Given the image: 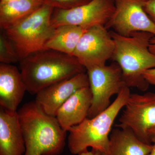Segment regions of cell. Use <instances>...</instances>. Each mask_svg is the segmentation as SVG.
Returning a JSON list of instances; mask_svg holds the SVG:
<instances>
[{"mask_svg":"<svg viewBox=\"0 0 155 155\" xmlns=\"http://www.w3.org/2000/svg\"><path fill=\"white\" fill-rule=\"evenodd\" d=\"M19 63L26 90L33 95L52 84L86 72L74 56L51 49L33 53Z\"/></svg>","mask_w":155,"mask_h":155,"instance_id":"1","label":"cell"},{"mask_svg":"<svg viewBox=\"0 0 155 155\" xmlns=\"http://www.w3.org/2000/svg\"><path fill=\"white\" fill-rule=\"evenodd\" d=\"M25 140L24 155H60L64 151L66 130L55 116L42 110L35 101L17 111Z\"/></svg>","mask_w":155,"mask_h":155,"instance_id":"2","label":"cell"},{"mask_svg":"<svg viewBox=\"0 0 155 155\" xmlns=\"http://www.w3.org/2000/svg\"><path fill=\"white\" fill-rule=\"evenodd\" d=\"M110 31L115 44L111 59L121 68L125 85L146 91L149 84L143 74L146 70L155 68V55L149 49L150 41L154 35L139 31L125 36Z\"/></svg>","mask_w":155,"mask_h":155,"instance_id":"3","label":"cell"},{"mask_svg":"<svg viewBox=\"0 0 155 155\" xmlns=\"http://www.w3.org/2000/svg\"><path fill=\"white\" fill-rule=\"evenodd\" d=\"M130 94V88L124 87L104 111L91 119L87 118L80 124L69 128L68 145L70 153L78 155L91 147L101 155L109 154L112 126Z\"/></svg>","mask_w":155,"mask_h":155,"instance_id":"4","label":"cell"},{"mask_svg":"<svg viewBox=\"0 0 155 155\" xmlns=\"http://www.w3.org/2000/svg\"><path fill=\"white\" fill-rule=\"evenodd\" d=\"M53 9L44 4L28 17L4 30L14 43L19 61L33 53L47 49L45 45L55 28L51 22Z\"/></svg>","mask_w":155,"mask_h":155,"instance_id":"5","label":"cell"},{"mask_svg":"<svg viewBox=\"0 0 155 155\" xmlns=\"http://www.w3.org/2000/svg\"><path fill=\"white\" fill-rule=\"evenodd\" d=\"M92 94L91 106L87 118L91 119L111 104V97L126 86L121 68L116 62L86 69Z\"/></svg>","mask_w":155,"mask_h":155,"instance_id":"6","label":"cell"},{"mask_svg":"<svg viewBox=\"0 0 155 155\" xmlns=\"http://www.w3.org/2000/svg\"><path fill=\"white\" fill-rule=\"evenodd\" d=\"M117 126L129 129L142 141L151 144L149 134L155 127V93L130 94Z\"/></svg>","mask_w":155,"mask_h":155,"instance_id":"7","label":"cell"},{"mask_svg":"<svg viewBox=\"0 0 155 155\" xmlns=\"http://www.w3.org/2000/svg\"><path fill=\"white\" fill-rule=\"evenodd\" d=\"M115 10L114 0H91L69 10L54 8L51 22L55 28L64 25H76L86 29L97 25L105 26Z\"/></svg>","mask_w":155,"mask_h":155,"instance_id":"8","label":"cell"},{"mask_svg":"<svg viewBox=\"0 0 155 155\" xmlns=\"http://www.w3.org/2000/svg\"><path fill=\"white\" fill-rule=\"evenodd\" d=\"M115 44L110 31L104 25L88 28L81 38L73 56L85 69L106 65L112 59Z\"/></svg>","mask_w":155,"mask_h":155,"instance_id":"9","label":"cell"},{"mask_svg":"<svg viewBox=\"0 0 155 155\" xmlns=\"http://www.w3.org/2000/svg\"><path fill=\"white\" fill-rule=\"evenodd\" d=\"M147 0H114L115 10L105 26L122 36L139 31L155 35V24L145 11Z\"/></svg>","mask_w":155,"mask_h":155,"instance_id":"10","label":"cell"},{"mask_svg":"<svg viewBox=\"0 0 155 155\" xmlns=\"http://www.w3.org/2000/svg\"><path fill=\"white\" fill-rule=\"evenodd\" d=\"M87 87L88 76L82 72L43 89L37 94L35 101L45 114L56 117L58 110L73 94Z\"/></svg>","mask_w":155,"mask_h":155,"instance_id":"11","label":"cell"},{"mask_svg":"<svg viewBox=\"0 0 155 155\" xmlns=\"http://www.w3.org/2000/svg\"><path fill=\"white\" fill-rule=\"evenodd\" d=\"M25 152L17 111L0 107V155H24Z\"/></svg>","mask_w":155,"mask_h":155,"instance_id":"12","label":"cell"},{"mask_svg":"<svg viewBox=\"0 0 155 155\" xmlns=\"http://www.w3.org/2000/svg\"><path fill=\"white\" fill-rule=\"evenodd\" d=\"M26 86L20 71L10 64H0V107L17 111Z\"/></svg>","mask_w":155,"mask_h":155,"instance_id":"13","label":"cell"},{"mask_svg":"<svg viewBox=\"0 0 155 155\" xmlns=\"http://www.w3.org/2000/svg\"><path fill=\"white\" fill-rule=\"evenodd\" d=\"M92 94L89 87L75 92L58 110L56 117L64 130L83 122L87 117L91 106Z\"/></svg>","mask_w":155,"mask_h":155,"instance_id":"14","label":"cell"},{"mask_svg":"<svg viewBox=\"0 0 155 155\" xmlns=\"http://www.w3.org/2000/svg\"><path fill=\"white\" fill-rule=\"evenodd\" d=\"M153 144L145 143L127 128H116L110 135V152L101 155H149Z\"/></svg>","mask_w":155,"mask_h":155,"instance_id":"15","label":"cell"},{"mask_svg":"<svg viewBox=\"0 0 155 155\" xmlns=\"http://www.w3.org/2000/svg\"><path fill=\"white\" fill-rule=\"evenodd\" d=\"M44 5L41 0H14L0 5V27L5 30Z\"/></svg>","mask_w":155,"mask_h":155,"instance_id":"16","label":"cell"},{"mask_svg":"<svg viewBox=\"0 0 155 155\" xmlns=\"http://www.w3.org/2000/svg\"><path fill=\"white\" fill-rule=\"evenodd\" d=\"M86 30L74 25L58 26L47 42L46 48L73 56L78 43Z\"/></svg>","mask_w":155,"mask_h":155,"instance_id":"17","label":"cell"},{"mask_svg":"<svg viewBox=\"0 0 155 155\" xmlns=\"http://www.w3.org/2000/svg\"><path fill=\"white\" fill-rule=\"evenodd\" d=\"M16 48L12 41L2 29L0 34V62L5 64L19 62Z\"/></svg>","mask_w":155,"mask_h":155,"instance_id":"18","label":"cell"},{"mask_svg":"<svg viewBox=\"0 0 155 155\" xmlns=\"http://www.w3.org/2000/svg\"><path fill=\"white\" fill-rule=\"evenodd\" d=\"M44 4L54 8L69 10L89 2L91 0H41Z\"/></svg>","mask_w":155,"mask_h":155,"instance_id":"19","label":"cell"},{"mask_svg":"<svg viewBox=\"0 0 155 155\" xmlns=\"http://www.w3.org/2000/svg\"><path fill=\"white\" fill-rule=\"evenodd\" d=\"M143 8L148 16L155 24V0H147Z\"/></svg>","mask_w":155,"mask_h":155,"instance_id":"20","label":"cell"},{"mask_svg":"<svg viewBox=\"0 0 155 155\" xmlns=\"http://www.w3.org/2000/svg\"><path fill=\"white\" fill-rule=\"evenodd\" d=\"M143 75L149 84L155 85V68L146 70Z\"/></svg>","mask_w":155,"mask_h":155,"instance_id":"21","label":"cell"},{"mask_svg":"<svg viewBox=\"0 0 155 155\" xmlns=\"http://www.w3.org/2000/svg\"><path fill=\"white\" fill-rule=\"evenodd\" d=\"M149 49L151 52L155 55V35H154L150 41Z\"/></svg>","mask_w":155,"mask_h":155,"instance_id":"22","label":"cell"},{"mask_svg":"<svg viewBox=\"0 0 155 155\" xmlns=\"http://www.w3.org/2000/svg\"><path fill=\"white\" fill-rule=\"evenodd\" d=\"M78 155H101V154L100 152L92 150L91 151H89L88 150H87L81 153Z\"/></svg>","mask_w":155,"mask_h":155,"instance_id":"23","label":"cell"},{"mask_svg":"<svg viewBox=\"0 0 155 155\" xmlns=\"http://www.w3.org/2000/svg\"><path fill=\"white\" fill-rule=\"evenodd\" d=\"M151 142L153 143V149L149 155H155V136L151 138Z\"/></svg>","mask_w":155,"mask_h":155,"instance_id":"24","label":"cell"},{"mask_svg":"<svg viewBox=\"0 0 155 155\" xmlns=\"http://www.w3.org/2000/svg\"><path fill=\"white\" fill-rule=\"evenodd\" d=\"M149 135L150 138L151 139V138L155 136V127L153 128L151 130H150Z\"/></svg>","mask_w":155,"mask_h":155,"instance_id":"25","label":"cell"},{"mask_svg":"<svg viewBox=\"0 0 155 155\" xmlns=\"http://www.w3.org/2000/svg\"><path fill=\"white\" fill-rule=\"evenodd\" d=\"M14 1V0H1L0 1V5L1 4H5L8 2H11V1Z\"/></svg>","mask_w":155,"mask_h":155,"instance_id":"26","label":"cell"}]
</instances>
